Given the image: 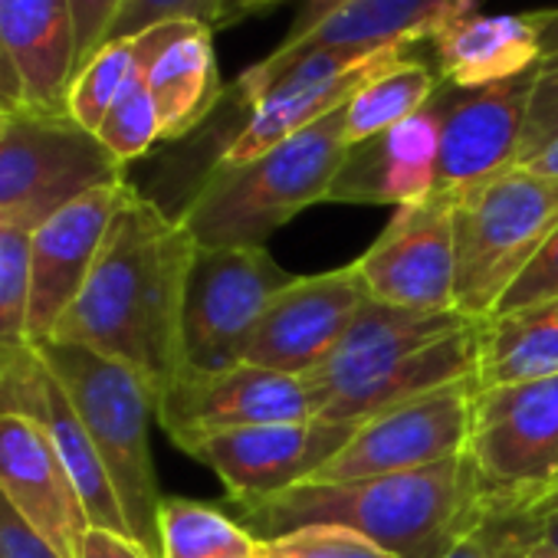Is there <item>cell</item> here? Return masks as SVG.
<instances>
[{
    "instance_id": "obj_47",
    "label": "cell",
    "mask_w": 558,
    "mask_h": 558,
    "mask_svg": "<svg viewBox=\"0 0 558 558\" xmlns=\"http://www.w3.org/2000/svg\"><path fill=\"white\" fill-rule=\"evenodd\" d=\"M259 558H266V542H263V555H259Z\"/></svg>"
},
{
    "instance_id": "obj_7",
    "label": "cell",
    "mask_w": 558,
    "mask_h": 558,
    "mask_svg": "<svg viewBox=\"0 0 558 558\" xmlns=\"http://www.w3.org/2000/svg\"><path fill=\"white\" fill-rule=\"evenodd\" d=\"M290 279L266 246H197L184 283L181 372L243 365L269 300Z\"/></svg>"
},
{
    "instance_id": "obj_3",
    "label": "cell",
    "mask_w": 558,
    "mask_h": 558,
    "mask_svg": "<svg viewBox=\"0 0 558 558\" xmlns=\"http://www.w3.org/2000/svg\"><path fill=\"white\" fill-rule=\"evenodd\" d=\"M349 155L345 106L243 165H210L178 214L197 246H266V240L329 197Z\"/></svg>"
},
{
    "instance_id": "obj_45",
    "label": "cell",
    "mask_w": 558,
    "mask_h": 558,
    "mask_svg": "<svg viewBox=\"0 0 558 558\" xmlns=\"http://www.w3.org/2000/svg\"><path fill=\"white\" fill-rule=\"evenodd\" d=\"M551 489H558V466H555V476H551V483H548V489H545L542 496H548ZM542 496H538V499H542Z\"/></svg>"
},
{
    "instance_id": "obj_4",
    "label": "cell",
    "mask_w": 558,
    "mask_h": 558,
    "mask_svg": "<svg viewBox=\"0 0 558 558\" xmlns=\"http://www.w3.org/2000/svg\"><path fill=\"white\" fill-rule=\"evenodd\" d=\"M47 368L66 388L106 473L116 489L129 538H135L151 558H161V489L151 460V388L125 365L89 352L73 342L34 345Z\"/></svg>"
},
{
    "instance_id": "obj_30",
    "label": "cell",
    "mask_w": 558,
    "mask_h": 558,
    "mask_svg": "<svg viewBox=\"0 0 558 558\" xmlns=\"http://www.w3.org/2000/svg\"><path fill=\"white\" fill-rule=\"evenodd\" d=\"M220 14H223V0H125L106 44L132 40L165 24H204L217 31Z\"/></svg>"
},
{
    "instance_id": "obj_32",
    "label": "cell",
    "mask_w": 558,
    "mask_h": 558,
    "mask_svg": "<svg viewBox=\"0 0 558 558\" xmlns=\"http://www.w3.org/2000/svg\"><path fill=\"white\" fill-rule=\"evenodd\" d=\"M555 135H558V57L542 60V66L535 73L529 112H525V129H522V148H519L515 165H522L529 155H535Z\"/></svg>"
},
{
    "instance_id": "obj_20",
    "label": "cell",
    "mask_w": 558,
    "mask_h": 558,
    "mask_svg": "<svg viewBox=\"0 0 558 558\" xmlns=\"http://www.w3.org/2000/svg\"><path fill=\"white\" fill-rule=\"evenodd\" d=\"M427 47L440 83L476 89L542 66V14H460L440 24Z\"/></svg>"
},
{
    "instance_id": "obj_21",
    "label": "cell",
    "mask_w": 558,
    "mask_h": 558,
    "mask_svg": "<svg viewBox=\"0 0 558 558\" xmlns=\"http://www.w3.org/2000/svg\"><path fill=\"white\" fill-rule=\"evenodd\" d=\"M145 80L161 119V142L184 138L223 102L214 31L204 24H165L145 34Z\"/></svg>"
},
{
    "instance_id": "obj_44",
    "label": "cell",
    "mask_w": 558,
    "mask_h": 558,
    "mask_svg": "<svg viewBox=\"0 0 558 558\" xmlns=\"http://www.w3.org/2000/svg\"><path fill=\"white\" fill-rule=\"evenodd\" d=\"M551 509H558V489H551L548 496H542L522 519H538V515H545V512H551Z\"/></svg>"
},
{
    "instance_id": "obj_38",
    "label": "cell",
    "mask_w": 558,
    "mask_h": 558,
    "mask_svg": "<svg viewBox=\"0 0 558 558\" xmlns=\"http://www.w3.org/2000/svg\"><path fill=\"white\" fill-rule=\"evenodd\" d=\"M509 558H558V551L542 542L525 519H509Z\"/></svg>"
},
{
    "instance_id": "obj_13",
    "label": "cell",
    "mask_w": 558,
    "mask_h": 558,
    "mask_svg": "<svg viewBox=\"0 0 558 558\" xmlns=\"http://www.w3.org/2000/svg\"><path fill=\"white\" fill-rule=\"evenodd\" d=\"M355 424L293 421L210 434L184 447L187 457L214 470L236 506L310 483L352 437Z\"/></svg>"
},
{
    "instance_id": "obj_39",
    "label": "cell",
    "mask_w": 558,
    "mask_h": 558,
    "mask_svg": "<svg viewBox=\"0 0 558 558\" xmlns=\"http://www.w3.org/2000/svg\"><path fill=\"white\" fill-rule=\"evenodd\" d=\"M0 112H8V116H21L24 112L21 83H17V73H14V66H11L4 50H0Z\"/></svg>"
},
{
    "instance_id": "obj_46",
    "label": "cell",
    "mask_w": 558,
    "mask_h": 558,
    "mask_svg": "<svg viewBox=\"0 0 558 558\" xmlns=\"http://www.w3.org/2000/svg\"><path fill=\"white\" fill-rule=\"evenodd\" d=\"M8 122H11V116H8V112H0V135H4V129H8Z\"/></svg>"
},
{
    "instance_id": "obj_9",
    "label": "cell",
    "mask_w": 558,
    "mask_h": 558,
    "mask_svg": "<svg viewBox=\"0 0 558 558\" xmlns=\"http://www.w3.org/2000/svg\"><path fill=\"white\" fill-rule=\"evenodd\" d=\"M476 381L388 408L362 424L310 483H355L424 470L466 453Z\"/></svg>"
},
{
    "instance_id": "obj_40",
    "label": "cell",
    "mask_w": 558,
    "mask_h": 558,
    "mask_svg": "<svg viewBox=\"0 0 558 558\" xmlns=\"http://www.w3.org/2000/svg\"><path fill=\"white\" fill-rule=\"evenodd\" d=\"M279 4H287V0H223L220 27H233V24H240V21H246V17L276 11Z\"/></svg>"
},
{
    "instance_id": "obj_8",
    "label": "cell",
    "mask_w": 558,
    "mask_h": 558,
    "mask_svg": "<svg viewBox=\"0 0 558 558\" xmlns=\"http://www.w3.org/2000/svg\"><path fill=\"white\" fill-rule=\"evenodd\" d=\"M125 178V165L70 116H11L0 135V223L37 230L93 187Z\"/></svg>"
},
{
    "instance_id": "obj_29",
    "label": "cell",
    "mask_w": 558,
    "mask_h": 558,
    "mask_svg": "<svg viewBox=\"0 0 558 558\" xmlns=\"http://www.w3.org/2000/svg\"><path fill=\"white\" fill-rule=\"evenodd\" d=\"M266 558H391L381 545L336 522L296 525L290 532L266 535Z\"/></svg>"
},
{
    "instance_id": "obj_14",
    "label": "cell",
    "mask_w": 558,
    "mask_h": 558,
    "mask_svg": "<svg viewBox=\"0 0 558 558\" xmlns=\"http://www.w3.org/2000/svg\"><path fill=\"white\" fill-rule=\"evenodd\" d=\"M535 73L538 70H529L522 76L476 89H457L444 83L447 106L440 122L437 194L457 201L519 161Z\"/></svg>"
},
{
    "instance_id": "obj_26",
    "label": "cell",
    "mask_w": 558,
    "mask_h": 558,
    "mask_svg": "<svg viewBox=\"0 0 558 558\" xmlns=\"http://www.w3.org/2000/svg\"><path fill=\"white\" fill-rule=\"evenodd\" d=\"M145 60V37L106 44L73 80L70 96H66V116L83 125L86 132H99L102 119L122 96V89L132 83Z\"/></svg>"
},
{
    "instance_id": "obj_35",
    "label": "cell",
    "mask_w": 558,
    "mask_h": 558,
    "mask_svg": "<svg viewBox=\"0 0 558 558\" xmlns=\"http://www.w3.org/2000/svg\"><path fill=\"white\" fill-rule=\"evenodd\" d=\"M444 558H509V519L483 515Z\"/></svg>"
},
{
    "instance_id": "obj_19",
    "label": "cell",
    "mask_w": 558,
    "mask_h": 558,
    "mask_svg": "<svg viewBox=\"0 0 558 558\" xmlns=\"http://www.w3.org/2000/svg\"><path fill=\"white\" fill-rule=\"evenodd\" d=\"M0 50L17 73L24 112L66 116L80 73L70 0H0Z\"/></svg>"
},
{
    "instance_id": "obj_23",
    "label": "cell",
    "mask_w": 558,
    "mask_h": 558,
    "mask_svg": "<svg viewBox=\"0 0 558 558\" xmlns=\"http://www.w3.org/2000/svg\"><path fill=\"white\" fill-rule=\"evenodd\" d=\"M558 375V300L480 326L476 391Z\"/></svg>"
},
{
    "instance_id": "obj_12",
    "label": "cell",
    "mask_w": 558,
    "mask_h": 558,
    "mask_svg": "<svg viewBox=\"0 0 558 558\" xmlns=\"http://www.w3.org/2000/svg\"><path fill=\"white\" fill-rule=\"evenodd\" d=\"M368 300L372 296L355 263L329 272L293 276L269 300L246 349V365L306 378L336 352Z\"/></svg>"
},
{
    "instance_id": "obj_43",
    "label": "cell",
    "mask_w": 558,
    "mask_h": 558,
    "mask_svg": "<svg viewBox=\"0 0 558 558\" xmlns=\"http://www.w3.org/2000/svg\"><path fill=\"white\" fill-rule=\"evenodd\" d=\"M529 525H532V532L542 538V542H548L555 551H558V509H551V512H545V515H538V519H525Z\"/></svg>"
},
{
    "instance_id": "obj_15",
    "label": "cell",
    "mask_w": 558,
    "mask_h": 558,
    "mask_svg": "<svg viewBox=\"0 0 558 558\" xmlns=\"http://www.w3.org/2000/svg\"><path fill=\"white\" fill-rule=\"evenodd\" d=\"M129 194L132 184L125 178L93 187L31 233V345L53 339V329L83 293L106 233Z\"/></svg>"
},
{
    "instance_id": "obj_2",
    "label": "cell",
    "mask_w": 558,
    "mask_h": 558,
    "mask_svg": "<svg viewBox=\"0 0 558 558\" xmlns=\"http://www.w3.org/2000/svg\"><path fill=\"white\" fill-rule=\"evenodd\" d=\"M236 509L246 529H266L269 535L336 522L372 538L391 558H444L483 522V489L470 457L460 453L411 473L355 483H300Z\"/></svg>"
},
{
    "instance_id": "obj_16",
    "label": "cell",
    "mask_w": 558,
    "mask_h": 558,
    "mask_svg": "<svg viewBox=\"0 0 558 558\" xmlns=\"http://www.w3.org/2000/svg\"><path fill=\"white\" fill-rule=\"evenodd\" d=\"M473 323L476 319L463 316L460 310L424 313L368 300L349 326V332L342 336V342L336 345V352L316 372L306 375L316 395V417L329 404L368 388L408 359L470 329Z\"/></svg>"
},
{
    "instance_id": "obj_28",
    "label": "cell",
    "mask_w": 558,
    "mask_h": 558,
    "mask_svg": "<svg viewBox=\"0 0 558 558\" xmlns=\"http://www.w3.org/2000/svg\"><path fill=\"white\" fill-rule=\"evenodd\" d=\"M31 230L0 223V349L31 345Z\"/></svg>"
},
{
    "instance_id": "obj_24",
    "label": "cell",
    "mask_w": 558,
    "mask_h": 558,
    "mask_svg": "<svg viewBox=\"0 0 558 558\" xmlns=\"http://www.w3.org/2000/svg\"><path fill=\"white\" fill-rule=\"evenodd\" d=\"M437 89H440V76L421 57L404 60L385 73H378L345 106L349 145H359L378 132H388V129L408 122L411 116H417L434 99Z\"/></svg>"
},
{
    "instance_id": "obj_37",
    "label": "cell",
    "mask_w": 558,
    "mask_h": 558,
    "mask_svg": "<svg viewBox=\"0 0 558 558\" xmlns=\"http://www.w3.org/2000/svg\"><path fill=\"white\" fill-rule=\"evenodd\" d=\"M296 4V11H293V24H290V31H287V37L279 40V44H296V40H303L310 31H316L329 14H336L345 0H293Z\"/></svg>"
},
{
    "instance_id": "obj_11",
    "label": "cell",
    "mask_w": 558,
    "mask_h": 558,
    "mask_svg": "<svg viewBox=\"0 0 558 558\" xmlns=\"http://www.w3.org/2000/svg\"><path fill=\"white\" fill-rule=\"evenodd\" d=\"M375 303L444 313L453 306V197L430 194L398 207L388 227L355 259Z\"/></svg>"
},
{
    "instance_id": "obj_5",
    "label": "cell",
    "mask_w": 558,
    "mask_h": 558,
    "mask_svg": "<svg viewBox=\"0 0 558 558\" xmlns=\"http://www.w3.org/2000/svg\"><path fill=\"white\" fill-rule=\"evenodd\" d=\"M558 227V178L522 165L453 201V306L483 323Z\"/></svg>"
},
{
    "instance_id": "obj_18",
    "label": "cell",
    "mask_w": 558,
    "mask_h": 558,
    "mask_svg": "<svg viewBox=\"0 0 558 558\" xmlns=\"http://www.w3.org/2000/svg\"><path fill=\"white\" fill-rule=\"evenodd\" d=\"M444 106H447V86L440 83L434 99L417 116L359 145H349V155L326 201L408 207L430 197L437 187Z\"/></svg>"
},
{
    "instance_id": "obj_36",
    "label": "cell",
    "mask_w": 558,
    "mask_h": 558,
    "mask_svg": "<svg viewBox=\"0 0 558 558\" xmlns=\"http://www.w3.org/2000/svg\"><path fill=\"white\" fill-rule=\"evenodd\" d=\"M80 558H151L135 538L122 535V532H109V529H89L80 548Z\"/></svg>"
},
{
    "instance_id": "obj_27",
    "label": "cell",
    "mask_w": 558,
    "mask_h": 558,
    "mask_svg": "<svg viewBox=\"0 0 558 558\" xmlns=\"http://www.w3.org/2000/svg\"><path fill=\"white\" fill-rule=\"evenodd\" d=\"M145 37V34H142ZM145 57H148V40H145ZM96 138L122 161H135L142 158L155 142H161V119L155 109V99L148 93V80H145V60L138 66V73L132 76V83L122 89V96L116 99V106L109 109V116L102 119Z\"/></svg>"
},
{
    "instance_id": "obj_22",
    "label": "cell",
    "mask_w": 558,
    "mask_h": 558,
    "mask_svg": "<svg viewBox=\"0 0 558 558\" xmlns=\"http://www.w3.org/2000/svg\"><path fill=\"white\" fill-rule=\"evenodd\" d=\"M480 0H345L316 31L296 44H279L266 63H287L319 50H381L391 44H427V37L473 14Z\"/></svg>"
},
{
    "instance_id": "obj_31",
    "label": "cell",
    "mask_w": 558,
    "mask_h": 558,
    "mask_svg": "<svg viewBox=\"0 0 558 558\" xmlns=\"http://www.w3.org/2000/svg\"><path fill=\"white\" fill-rule=\"evenodd\" d=\"M548 300H558V227L545 240V246L532 256V263L519 272L515 283L506 290V296L499 300V306L493 310V316L522 313V310L538 306V303H548Z\"/></svg>"
},
{
    "instance_id": "obj_17",
    "label": "cell",
    "mask_w": 558,
    "mask_h": 558,
    "mask_svg": "<svg viewBox=\"0 0 558 558\" xmlns=\"http://www.w3.org/2000/svg\"><path fill=\"white\" fill-rule=\"evenodd\" d=\"M0 496L63 558H80L93 522L50 434L27 414L0 411Z\"/></svg>"
},
{
    "instance_id": "obj_41",
    "label": "cell",
    "mask_w": 558,
    "mask_h": 558,
    "mask_svg": "<svg viewBox=\"0 0 558 558\" xmlns=\"http://www.w3.org/2000/svg\"><path fill=\"white\" fill-rule=\"evenodd\" d=\"M522 168H529L535 174H545V178H558V135L551 142H545L535 155H529L522 161Z\"/></svg>"
},
{
    "instance_id": "obj_33",
    "label": "cell",
    "mask_w": 558,
    "mask_h": 558,
    "mask_svg": "<svg viewBox=\"0 0 558 558\" xmlns=\"http://www.w3.org/2000/svg\"><path fill=\"white\" fill-rule=\"evenodd\" d=\"M122 8H125V0H70L80 70L106 47L109 31H112L116 17L122 14Z\"/></svg>"
},
{
    "instance_id": "obj_6",
    "label": "cell",
    "mask_w": 558,
    "mask_h": 558,
    "mask_svg": "<svg viewBox=\"0 0 558 558\" xmlns=\"http://www.w3.org/2000/svg\"><path fill=\"white\" fill-rule=\"evenodd\" d=\"M466 457L480 476L483 515L522 519L558 466V375L476 391Z\"/></svg>"
},
{
    "instance_id": "obj_10",
    "label": "cell",
    "mask_w": 558,
    "mask_h": 558,
    "mask_svg": "<svg viewBox=\"0 0 558 558\" xmlns=\"http://www.w3.org/2000/svg\"><path fill=\"white\" fill-rule=\"evenodd\" d=\"M165 434L187 444L259 424H293L316 417V395L306 378L233 365L223 372H181L155 404Z\"/></svg>"
},
{
    "instance_id": "obj_25",
    "label": "cell",
    "mask_w": 558,
    "mask_h": 558,
    "mask_svg": "<svg viewBox=\"0 0 558 558\" xmlns=\"http://www.w3.org/2000/svg\"><path fill=\"white\" fill-rule=\"evenodd\" d=\"M161 558H259L263 538L243 522L194 499H165L158 512Z\"/></svg>"
},
{
    "instance_id": "obj_42",
    "label": "cell",
    "mask_w": 558,
    "mask_h": 558,
    "mask_svg": "<svg viewBox=\"0 0 558 558\" xmlns=\"http://www.w3.org/2000/svg\"><path fill=\"white\" fill-rule=\"evenodd\" d=\"M538 14H542V60H551L558 57V8Z\"/></svg>"
},
{
    "instance_id": "obj_34",
    "label": "cell",
    "mask_w": 558,
    "mask_h": 558,
    "mask_svg": "<svg viewBox=\"0 0 558 558\" xmlns=\"http://www.w3.org/2000/svg\"><path fill=\"white\" fill-rule=\"evenodd\" d=\"M0 558H63V555L0 496Z\"/></svg>"
},
{
    "instance_id": "obj_1",
    "label": "cell",
    "mask_w": 558,
    "mask_h": 558,
    "mask_svg": "<svg viewBox=\"0 0 558 558\" xmlns=\"http://www.w3.org/2000/svg\"><path fill=\"white\" fill-rule=\"evenodd\" d=\"M197 240L132 187L83 293L50 342H73L132 368L155 395L181 372V310Z\"/></svg>"
}]
</instances>
